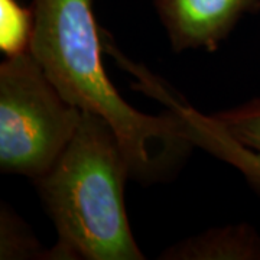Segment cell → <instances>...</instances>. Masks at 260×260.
I'll return each instance as SVG.
<instances>
[{"mask_svg": "<svg viewBox=\"0 0 260 260\" xmlns=\"http://www.w3.org/2000/svg\"><path fill=\"white\" fill-rule=\"evenodd\" d=\"M83 112L67 102L32 55L6 56L0 65V169L32 181L64 152Z\"/></svg>", "mask_w": 260, "mask_h": 260, "instance_id": "3957f363", "label": "cell"}, {"mask_svg": "<svg viewBox=\"0 0 260 260\" xmlns=\"http://www.w3.org/2000/svg\"><path fill=\"white\" fill-rule=\"evenodd\" d=\"M0 259H51L29 227L9 208L0 211Z\"/></svg>", "mask_w": 260, "mask_h": 260, "instance_id": "ba28073f", "label": "cell"}, {"mask_svg": "<svg viewBox=\"0 0 260 260\" xmlns=\"http://www.w3.org/2000/svg\"><path fill=\"white\" fill-rule=\"evenodd\" d=\"M177 112L185 121L186 132L192 143L204 146L218 158L237 168L247 182L260 192V153L230 139L214 126L208 116H201L179 104Z\"/></svg>", "mask_w": 260, "mask_h": 260, "instance_id": "8992f818", "label": "cell"}, {"mask_svg": "<svg viewBox=\"0 0 260 260\" xmlns=\"http://www.w3.org/2000/svg\"><path fill=\"white\" fill-rule=\"evenodd\" d=\"M30 52L67 102L107 121L120 140L132 175L158 179L178 155L192 145L177 112L150 116L121 99L102 61L91 0H34Z\"/></svg>", "mask_w": 260, "mask_h": 260, "instance_id": "6da1fadb", "label": "cell"}, {"mask_svg": "<svg viewBox=\"0 0 260 260\" xmlns=\"http://www.w3.org/2000/svg\"><path fill=\"white\" fill-rule=\"evenodd\" d=\"M164 260H260V234L246 223L200 233L164 251Z\"/></svg>", "mask_w": 260, "mask_h": 260, "instance_id": "5b68a950", "label": "cell"}, {"mask_svg": "<svg viewBox=\"0 0 260 260\" xmlns=\"http://www.w3.org/2000/svg\"><path fill=\"white\" fill-rule=\"evenodd\" d=\"M155 6L175 51H214L260 0H155Z\"/></svg>", "mask_w": 260, "mask_h": 260, "instance_id": "277c9868", "label": "cell"}, {"mask_svg": "<svg viewBox=\"0 0 260 260\" xmlns=\"http://www.w3.org/2000/svg\"><path fill=\"white\" fill-rule=\"evenodd\" d=\"M130 175L129 160L112 126L83 112L64 152L48 172L32 181L58 233L51 259H145L124 205Z\"/></svg>", "mask_w": 260, "mask_h": 260, "instance_id": "7a4b0ae2", "label": "cell"}, {"mask_svg": "<svg viewBox=\"0 0 260 260\" xmlns=\"http://www.w3.org/2000/svg\"><path fill=\"white\" fill-rule=\"evenodd\" d=\"M208 119L230 139L260 153V99L208 116Z\"/></svg>", "mask_w": 260, "mask_h": 260, "instance_id": "52a82bcc", "label": "cell"}, {"mask_svg": "<svg viewBox=\"0 0 260 260\" xmlns=\"http://www.w3.org/2000/svg\"><path fill=\"white\" fill-rule=\"evenodd\" d=\"M34 10L16 0H0V49L6 56L28 52L34 35Z\"/></svg>", "mask_w": 260, "mask_h": 260, "instance_id": "9c48e42d", "label": "cell"}]
</instances>
